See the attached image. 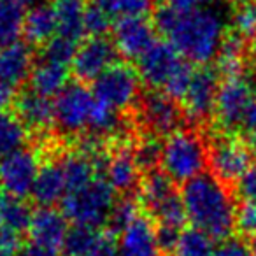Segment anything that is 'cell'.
<instances>
[{
	"label": "cell",
	"instance_id": "obj_4",
	"mask_svg": "<svg viewBox=\"0 0 256 256\" xmlns=\"http://www.w3.org/2000/svg\"><path fill=\"white\" fill-rule=\"evenodd\" d=\"M216 121L226 134H244L256 137V93L244 78H228L218 93Z\"/></svg>",
	"mask_w": 256,
	"mask_h": 256
},
{
	"label": "cell",
	"instance_id": "obj_6",
	"mask_svg": "<svg viewBox=\"0 0 256 256\" xmlns=\"http://www.w3.org/2000/svg\"><path fill=\"white\" fill-rule=\"evenodd\" d=\"M209 150L204 139L193 130H178L168 136L162 151V172L174 182L186 184L204 174Z\"/></svg>",
	"mask_w": 256,
	"mask_h": 256
},
{
	"label": "cell",
	"instance_id": "obj_37",
	"mask_svg": "<svg viewBox=\"0 0 256 256\" xmlns=\"http://www.w3.org/2000/svg\"><path fill=\"white\" fill-rule=\"evenodd\" d=\"M212 256H252L251 249L240 238H224L220 246H216Z\"/></svg>",
	"mask_w": 256,
	"mask_h": 256
},
{
	"label": "cell",
	"instance_id": "obj_41",
	"mask_svg": "<svg viewBox=\"0 0 256 256\" xmlns=\"http://www.w3.org/2000/svg\"><path fill=\"white\" fill-rule=\"evenodd\" d=\"M11 98H12L11 95H8L4 90H0V110H2V107H4L6 104H9V100Z\"/></svg>",
	"mask_w": 256,
	"mask_h": 256
},
{
	"label": "cell",
	"instance_id": "obj_43",
	"mask_svg": "<svg viewBox=\"0 0 256 256\" xmlns=\"http://www.w3.org/2000/svg\"><path fill=\"white\" fill-rule=\"evenodd\" d=\"M249 249H251V254L256 256V235L251 237V246H249Z\"/></svg>",
	"mask_w": 256,
	"mask_h": 256
},
{
	"label": "cell",
	"instance_id": "obj_17",
	"mask_svg": "<svg viewBox=\"0 0 256 256\" xmlns=\"http://www.w3.org/2000/svg\"><path fill=\"white\" fill-rule=\"evenodd\" d=\"M114 46L123 56L139 60L154 42V28L144 18H124L114 26Z\"/></svg>",
	"mask_w": 256,
	"mask_h": 256
},
{
	"label": "cell",
	"instance_id": "obj_33",
	"mask_svg": "<svg viewBox=\"0 0 256 256\" xmlns=\"http://www.w3.org/2000/svg\"><path fill=\"white\" fill-rule=\"evenodd\" d=\"M139 206L134 198L130 196H124L121 200H116V206L112 209V214H110L109 223L112 224V228H116L118 232L123 230L128 223H132L137 216H139Z\"/></svg>",
	"mask_w": 256,
	"mask_h": 256
},
{
	"label": "cell",
	"instance_id": "obj_30",
	"mask_svg": "<svg viewBox=\"0 0 256 256\" xmlns=\"http://www.w3.org/2000/svg\"><path fill=\"white\" fill-rule=\"evenodd\" d=\"M232 32L244 42L256 40V2L238 4L230 18Z\"/></svg>",
	"mask_w": 256,
	"mask_h": 256
},
{
	"label": "cell",
	"instance_id": "obj_1",
	"mask_svg": "<svg viewBox=\"0 0 256 256\" xmlns=\"http://www.w3.org/2000/svg\"><path fill=\"white\" fill-rule=\"evenodd\" d=\"M154 25L167 42L190 64L207 65L216 60L226 39L224 16L207 6L178 8L168 2L156 11Z\"/></svg>",
	"mask_w": 256,
	"mask_h": 256
},
{
	"label": "cell",
	"instance_id": "obj_5",
	"mask_svg": "<svg viewBox=\"0 0 256 256\" xmlns=\"http://www.w3.org/2000/svg\"><path fill=\"white\" fill-rule=\"evenodd\" d=\"M114 188L106 179H93L84 186L67 192L62 200V212L67 221L81 228H100L109 223L116 206Z\"/></svg>",
	"mask_w": 256,
	"mask_h": 256
},
{
	"label": "cell",
	"instance_id": "obj_21",
	"mask_svg": "<svg viewBox=\"0 0 256 256\" xmlns=\"http://www.w3.org/2000/svg\"><path fill=\"white\" fill-rule=\"evenodd\" d=\"M16 114L25 126L34 128L37 132H46L54 124V102L30 90L16 100Z\"/></svg>",
	"mask_w": 256,
	"mask_h": 256
},
{
	"label": "cell",
	"instance_id": "obj_20",
	"mask_svg": "<svg viewBox=\"0 0 256 256\" xmlns=\"http://www.w3.org/2000/svg\"><path fill=\"white\" fill-rule=\"evenodd\" d=\"M68 192L67 179L62 164L48 162L40 165L39 176L32 190V196L40 207H53L56 202H62Z\"/></svg>",
	"mask_w": 256,
	"mask_h": 256
},
{
	"label": "cell",
	"instance_id": "obj_12",
	"mask_svg": "<svg viewBox=\"0 0 256 256\" xmlns=\"http://www.w3.org/2000/svg\"><path fill=\"white\" fill-rule=\"evenodd\" d=\"M220 86L218 70L209 67L195 70L192 84L182 96V110L193 123H206L210 116H214Z\"/></svg>",
	"mask_w": 256,
	"mask_h": 256
},
{
	"label": "cell",
	"instance_id": "obj_31",
	"mask_svg": "<svg viewBox=\"0 0 256 256\" xmlns=\"http://www.w3.org/2000/svg\"><path fill=\"white\" fill-rule=\"evenodd\" d=\"M102 11H106L110 18H144L151 9V0H95Z\"/></svg>",
	"mask_w": 256,
	"mask_h": 256
},
{
	"label": "cell",
	"instance_id": "obj_27",
	"mask_svg": "<svg viewBox=\"0 0 256 256\" xmlns=\"http://www.w3.org/2000/svg\"><path fill=\"white\" fill-rule=\"evenodd\" d=\"M26 139L28 132L18 114L0 110V158L23 150Z\"/></svg>",
	"mask_w": 256,
	"mask_h": 256
},
{
	"label": "cell",
	"instance_id": "obj_32",
	"mask_svg": "<svg viewBox=\"0 0 256 256\" xmlns=\"http://www.w3.org/2000/svg\"><path fill=\"white\" fill-rule=\"evenodd\" d=\"M162 151H164V142H160L156 136H148L137 142L132 153L139 167L148 168L151 172L153 167H156L162 162Z\"/></svg>",
	"mask_w": 256,
	"mask_h": 256
},
{
	"label": "cell",
	"instance_id": "obj_35",
	"mask_svg": "<svg viewBox=\"0 0 256 256\" xmlns=\"http://www.w3.org/2000/svg\"><path fill=\"white\" fill-rule=\"evenodd\" d=\"M84 26L90 37H106L107 30L110 28V16L106 11H102L98 6H88Z\"/></svg>",
	"mask_w": 256,
	"mask_h": 256
},
{
	"label": "cell",
	"instance_id": "obj_22",
	"mask_svg": "<svg viewBox=\"0 0 256 256\" xmlns=\"http://www.w3.org/2000/svg\"><path fill=\"white\" fill-rule=\"evenodd\" d=\"M140 167L136 162L134 153L120 150L107 158L106 164V181L114 188V192L128 193L140 182Z\"/></svg>",
	"mask_w": 256,
	"mask_h": 256
},
{
	"label": "cell",
	"instance_id": "obj_29",
	"mask_svg": "<svg viewBox=\"0 0 256 256\" xmlns=\"http://www.w3.org/2000/svg\"><path fill=\"white\" fill-rule=\"evenodd\" d=\"M214 238L196 228L181 230L174 246V256H212L214 254Z\"/></svg>",
	"mask_w": 256,
	"mask_h": 256
},
{
	"label": "cell",
	"instance_id": "obj_40",
	"mask_svg": "<svg viewBox=\"0 0 256 256\" xmlns=\"http://www.w3.org/2000/svg\"><path fill=\"white\" fill-rule=\"evenodd\" d=\"M170 2L179 6V8H202V6L209 4L212 0H170Z\"/></svg>",
	"mask_w": 256,
	"mask_h": 256
},
{
	"label": "cell",
	"instance_id": "obj_44",
	"mask_svg": "<svg viewBox=\"0 0 256 256\" xmlns=\"http://www.w3.org/2000/svg\"><path fill=\"white\" fill-rule=\"evenodd\" d=\"M251 84L254 88V93H256V64H254V68H252V76H251Z\"/></svg>",
	"mask_w": 256,
	"mask_h": 256
},
{
	"label": "cell",
	"instance_id": "obj_46",
	"mask_svg": "<svg viewBox=\"0 0 256 256\" xmlns=\"http://www.w3.org/2000/svg\"><path fill=\"white\" fill-rule=\"evenodd\" d=\"M238 4H246V2H256V0H237Z\"/></svg>",
	"mask_w": 256,
	"mask_h": 256
},
{
	"label": "cell",
	"instance_id": "obj_8",
	"mask_svg": "<svg viewBox=\"0 0 256 256\" xmlns=\"http://www.w3.org/2000/svg\"><path fill=\"white\" fill-rule=\"evenodd\" d=\"M207 164L214 178L223 182H238L252 168V151L242 139L230 134L220 136L210 142Z\"/></svg>",
	"mask_w": 256,
	"mask_h": 256
},
{
	"label": "cell",
	"instance_id": "obj_18",
	"mask_svg": "<svg viewBox=\"0 0 256 256\" xmlns=\"http://www.w3.org/2000/svg\"><path fill=\"white\" fill-rule=\"evenodd\" d=\"M64 251L67 256H116V242L100 228L76 226L68 232Z\"/></svg>",
	"mask_w": 256,
	"mask_h": 256
},
{
	"label": "cell",
	"instance_id": "obj_9",
	"mask_svg": "<svg viewBox=\"0 0 256 256\" xmlns=\"http://www.w3.org/2000/svg\"><path fill=\"white\" fill-rule=\"evenodd\" d=\"M139 72L124 64H114L96 81H93V93L96 100L112 110L128 109L139 98Z\"/></svg>",
	"mask_w": 256,
	"mask_h": 256
},
{
	"label": "cell",
	"instance_id": "obj_36",
	"mask_svg": "<svg viewBox=\"0 0 256 256\" xmlns=\"http://www.w3.org/2000/svg\"><path fill=\"white\" fill-rule=\"evenodd\" d=\"M235 228L244 235H256V204L242 202L237 207V220H235Z\"/></svg>",
	"mask_w": 256,
	"mask_h": 256
},
{
	"label": "cell",
	"instance_id": "obj_16",
	"mask_svg": "<svg viewBox=\"0 0 256 256\" xmlns=\"http://www.w3.org/2000/svg\"><path fill=\"white\" fill-rule=\"evenodd\" d=\"M34 70V54L26 44L16 42L0 50V90L14 95L30 79Z\"/></svg>",
	"mask_w": 256,
	"mask_h": 256
},
{
	"label": "cell",
	"instance_id": "obj_14",
	"mask_svg": "<svg viewBox=\"0 0 256 256\" xmlns=\"http://www.w3.org/2000/svg\"><path fill=\"white\" fill-rule=\"evenodd\" d=\"M68 232L70 230L64 212L53 207H39L32 212L26 234L32 240V246L54 254L58 249H64Z\"/></svg>",
	"mask_w": 256,
	"mask_h": 256
},
{
	"label": "cell",
	"instance_id": "obj_13",
	"mask_svg": "<svg viewBox=\"0 0 256 256\" xmlns=\"http://www.w3.org/2000/svg\"><path fill=\"white\" fill-rule=\"evenodd\" d=\"M118 50L107 37H90L76 51L72 70L79 81H96L116 64Z\"/></svg>",
	"mask_w": 256,
	"mask_h": 256
},
{
	"label": "cell",
	"instance_id": "obj_26",
	"mask_svg": "<svg viewBox=\"0 0 256 256\" xmlns=\"http://www.w3.org/2000/svg\"><path fill=\"white\" fill-rule=\"evenodd\" d=\"M25 18V6L20 0H0V50L20 42Z\"/></svg>",
	"mask_w": 256,
	"mask_h": 256
},
{
	"label": "cell",
	"instance_id": "obj_34",
	"mask_svg": "<svg viewBox=\"0 0 256 256\" xmlns=\"http://www.w3.org/2000/svg\"><path fill=\"white\" fill-rule=\"evenodd\" d=\"M76 51H78V48H76L74 42H68V40H65V39H60V37H54L53 40H50V42L46 44V48H44L40 56L48 58V60L58 62V64H64V65H72Z\"/></svg>",
	"mask_w": 256,
	"mask_h": 256
},
{
	"label": "cell",
	"instance_id": "obj_10",
	"mask_svg": "<svg viewBox=\"0 0 256 256\" xmlns=\"http://www.w3.org/2000/svg\"><path fill=\"white\" fill-rule=\"evenodd\" d=\"M40 165L36 151L23 150L0 158V188L12 198L32 195L34 184L39 176Z\"/></svg>",
	"mask_w": 256,
	"mask_h": 256
},
{
	"label": "cell",
	"instance_id": "obj_7",
	"mask_svg": "<svg viewBox=\"0 0 256 256\" xmlns=\"http://www.w3.org/2000/svg\"><path fill=\"white\" fill-rule=\"evenodd\" d=\"M96 106L98 100L93 90L82 82L68 84L54 100V124L67 136L90 132Z\"/></svg>",
	"mask_w": 256,
	"mask_h": 256
},
{
	"label": "cell",
	"instance_id": "obj_47",
	"mask_svg": "<svg viewBox=\"0 0 256 256\" xmlns=\"http://www.w3.org/2000/svg\"><path fill=\"white\" fill-rule=\"evenodd\" d=\"M252 140H254V144H256V137H254V139H252Z\"/></svg>",
	"mask_w": 256,
	"mask_h": 256
},
{
	"label": "cell",
	"instance_id": "obj_2",
	"mask_svg": "<svg viewBox=\"0 0 256 256\" xmlns=\"http://www.w3.org/2000/svg\"><path fill=\"white\" fill-rule=\"evenodd\" d=\"M181 198L193 228L212 238H230L235 230L237 206L223 181L204 172L182 184Z\"/></svg>",
	"mask_w": 256,
	"mask_h": 256
},
{
	"label": "cell",
	"instance_id": "obj_39",
	"mask_svg": "<svg viewBox=\"0 0 256 256\" xmlns=\"http://www.w3.org/2000/svg\"><path fill=\"white\" fill-rule=\"evenodd\" d=\"M16 256H53L51 252H46L42 249L36 248V246H28V248H23L16 252Z\"/></svg>",
	"mask_w": 256,
	"mask_h": 256
},
{
	"label": "cell",
	"instance_id": "obj_3",
	"mask_svg": "<svg viewBox=\"0 0 256 256\" xmlns=\"http://www.w3.org/2000/svg\"><path fill=\"white\" fill-rule=\"evenodd\" d=\"M137 72L140 81L148 86L181 100L188 92L195 74L192 64L184 60L167 40H156L137 60Z\"/></svg>",
	"mask_w": 256,
	"mask_h": 256
},
{
	"label": "cell",
	"instance_id": "obj_38",
	"mask_svg": "<svg viewBox=\"0 0 256 256\" xmlns=\"http://www.w3.org/2000/svg\"><path fill=\"white\" fill-rule=\"evenodd\" d=\"M237 193L244 202L256 204V167L249 168L237 182Z\"/></svg>",
	"mask_w": 256,
	"mask_h": 256
},
{
	"label": "cell",
	"instance_id": "obj_28",
	"mask_svg": "<svg viewBox=\"0 0 256 256\" xmlns=\"http://www.w3.org/2000/svg\"><path fill=\"white\" fill-rule=\"evenodd\" d=\"M218 74L228 78H240L246 68V42L238 37L230 36L224 39L220 54L216 58Z\"/></svg>",
	"mask_w": 256,
	"mask_h": 256
},
{
	"label": "cell",
	"instance_id": "obj_24",
	"mask_svg": "<svg viewBox=\"0 0 256 256\" xmlns=\"http://www.w3.org/2000/svg\"><path fill=\"white\" fill-rule=\"evenodd\" d=\"M179 193L176 192L174 181L165 172L151 170L140 181V198L151 214H156L165 204L176 198Z\"/></svg>",
	"mask_w": 256,
	"mask_h": 256
},
{
	"label": "cell",
	"instance_id": "obj_45",
	"mask_svg": "<svg viewBox=\"0 0 256 256\" xmlns=\"http://www.w3.org/2000/svg\"><path fill=\"white\" fill-rule=\"evenodd\" d=\"M0 256H12V252H9L8 249L0 248Z\"/></svg>",
	"mask_w": 256,
	"mask_h": 256
},
{
	"label": "cell",
	"instance_id": "obj_23",
	"mask_svg": "<svg viewBox=\"0 0 256 256\" xmlns=\"http://www.w3.org/2000/svg\"><path fill=\"white\" fill-rule=\"evenodd\" d=\"M68 81V65L58 64V62L48 60L40 56L39 62L34 65L32 76H30V86L36 93L44 95L48 98L58 96Z\"/></svg>",
	"mask_w": 256,
	"mask_h": 256
},
{
	"label": "cell",
	"instance_id": "obj_25",
	"mask_svg": "<svg viewBox=\"0 0 256 256\" xmlns=\"http://www.w3.org/2000/svg\"><path fill=\"white\" fill-rule=\"evenodd\" d=\"M28 42L32 44H48L53 40L56 34V20H54L53 8L48 4L34 6L25 18V30Z\"/></svg>",
	"mask_w": 256,
	"mask_h": 256
},
{
	"label": "cell",
	"instance_id": "obj_19",
	"mask_svg": "<svg viewBox=\"0 0 256 256\" xmlns=\"http://www.w3.org/2000/svg\"><path fill=\"white\" fill-rule=\"evenodd\" d=\"M53 12L56 20V37L78 44L84 37L86 9L84 0H53Z\"/></svg>",
	"mask_w": 256,
	"mask_h": 256
},
{
	"label": "cell",
	"instance_id": "obj_11",
	"mask_svg": "<svg viewBox=\"0 0 256 256\" xmlns=\"http://www.w3.org/2000/svg\"><path fill=\"white\" fill-rule=\"evenodd\" d=\"M139 120L151 136H172L179 130L184 110L167 93L151 90L139 102Z\"/></svg>",
	"mask_w": 256,
	"mask_h": 256
},
{
	"label": "cell",
	"instance_id": "obj_15",
	"mask_svg": "<svg viewBox=\"0 0 256 256\" xmlns=\"http://www.w3.org/2000/svg\"><path fill=\"white\" fill-rule=\"evenodd\" d=\"M162 246L158 228L148 216H139L120 230L116 242V256H160Z\"/></svg>",
	"mask_w": 256,
	"mask_h": 256
},
{
	"label": "cell",
	"instance_id": "obj_42",
	"mask_svg": "<svg viewBox=\"0 0 256 256\" xmlns=\"http://www.w3.org/2000/svg\"><path fill=\"white\" fill-rule=\"evenodd\" d=\"M23 6H39L40 0H20Z\"/></svg>",
	"mask_w": 256,
	"mask_h": 256
}]
</instances>
